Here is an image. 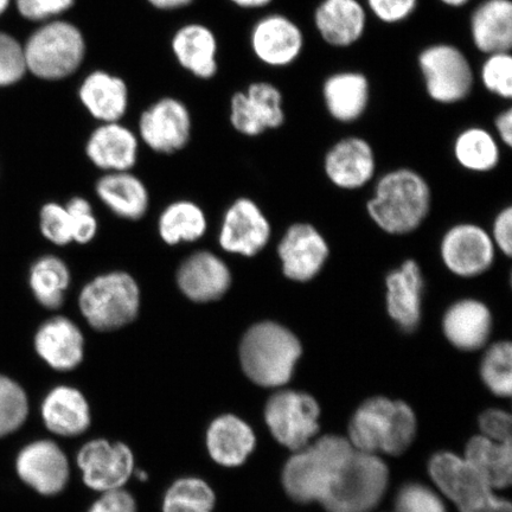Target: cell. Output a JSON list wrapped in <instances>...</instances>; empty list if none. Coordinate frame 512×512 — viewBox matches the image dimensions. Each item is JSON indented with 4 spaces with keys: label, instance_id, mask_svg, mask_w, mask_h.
Returning a JSON list of instances; mask_svg holds the SVG:
<instances>
[{
    "label": "cell",
    "instance_id": "4",
    "mask_svg": "<svg viewBox=\"0 0 512 512\" xmlns=\"http://www.w3.org/2000/svg\"><path fill=\"white\" fill-rule=\"evenodd\" d=\"M430 203L431 191L425 179L412 170L401 169L380 179L368 203V213L384 232L406 234L425 220Z\"/></svg>",
    "mask_w": 512,
    "mask_h": 512
},
{
    "label": "cell",
    "instance_id": "20",
    "mask_svg": "<svg viewBox=\"0 0 512 512\" xmlns=\"http://www.w3.org/2000/svg\"><path fill=\"white\" fill-rule=\"evenodd\" d=\"M325 172L339 188H361L374 176V151L362 138L339 140L325 157Z\"/></svg>",
    "mask_w": 512,
    "mask_h": 512
},
{
    "label": "cell",
    "instance_id": "12",
    "mask_svg": "<svg viewBox=\"0 0 512 512\" xmlns=\"http://www.w3.org/2000/svg\"><path fill=\"white\" fill-rule=\"evenodd\" d=\"M78 464L89 488L107 492L123 488L131 478L134 458L126 445L98 439L81 448Z\"/></svg>",
    "mask_w": 512,
    "mask_h": 512
},
{
    "label": "cell",
    "instance_id": "9",
    "mask_svg": "<svg viewBox=\"0 0 512 512\" xmlns=\"http://www.w3.org/2000/svg\"><path fill=\"white\" fill-rule=\"evenodd\" d=\"M418 63L427 95L434 102L456 105L469 98L475 74L463 50L453 44H433L421 51Z\"/></svg>",
    "mask_w": 512,
    "mask_h": 512
},
{
    "label": "cell",
    "instance_id": "51",
    "mask_svg": "<svg viewBox=\"0 0 512 512\" xmlns=\"http://www.w3.org/2000/svg\"><path fill=\"white\" fill-rule=\"evenodd\" d=\"M153 8L158 10H178L190 5L194 0H147Z\"/></svg>",
    "mask_w": 512,
    "mask_h": 512
},
{
    "label": "cell",
    "instance_id": "10",
    "mask_svg": "<svg viewBox=\"0 0 512 512\" xmlns=\"http://www.w3.org/2000/svg\"><path fill=\"white\" fill-rule=\"evenodd\" d=\"M319 413L318 403L312 396L281 390L268 400L265 419L281 445L299 451L319 431Z\"/></svg>",
    "mask_w": 512,
    "mask_h": 512
},
{
    "label": "cell",
    "instance_id": "13",
    "mask_svg": "<svg viewBox=\"0 0 512 512\" xmlns=\"http://www.w3.org/2000/svg\"><path fill=\"white\" fill-rule=\"evenodd\" d=\"M251 47L261 63L272 68L291 66L302 55L305 36L290 17L272 14L256 22L251 32Z\"/></svg>",
    "mask_w": 512,
    "mask_h": 512
},
{
    "label": "cell",
    "instance_id": "16",
    "mask_svg": "<svg viewBox=\"0 0 512 512\" xmlns=\"http://www.w3.org/2000/svg\"><path fill=\"white\" fill-rule=\"evenodd\" d=\"M16 466L23 482L42 495L60 494L68 483V460L53 441H36L24 447Z\"/></svg>",
    "mask_w": 512,
    "mask_h": 512
},
{
    "label": "cell",
    "instance_id": "36",
    "mask_svg": "<svg viewBox=\"0 0 512 512\" xmlns=\"http://www.w3.org/2000/svg\"><path fill=\"white\" fill-rule=\"evenodd\" d=\"M207 229L203 211L190 202H177L166 209L159 220V233L169 245L202 238Z\"/></svg>",
    "mask_w": 512,
    "mask_h": 512
},
{
    "label": "cell",
    "instance_id": "48",
    "mask_svg": "<svg viewBox=\"0 0 512 512\" xmlns=\"http://www.w3.org/2000/svg\"><path fill=\"white\" fill-rule=\"evenodd\" d=\"M136 502L123 489L104 492L89 512H136Z\"/></svg>",
    "mask_w": 512,
    "mask_h": 512
},
{
    "label": "cell",
    "instance_id": "41",
    "mask_svg": "<svg viewBox=\"0 0 512 512\" xmlns=\"http://www.w3.org/2000/svg\"><path fill=\"white\" fill-rule=\"evenodd\" d=\"M27 72L23 44L6 32H0V87L15 85Z\"/></svg>",
    "mask_w": 512,
    "mask_h": 512
},
{
    "label": "cell",
    "instance_id": "30",
    "mask_svg": "<svg viewBox=\"0 0 512 512\" xmlns=\"http://www.w3.org/2000/svg\"><path fill=\"white\" fill-rule=\"evenodd\" d=\"M210 457L227 467L246 462L255 447V435L245 421L234 415H222L211 422L207 433Z\"/></svg>",
    "mask_w": 512,
    "mask_h": 512
},
{
    "label": "cell",
    "instance_id": "46",
    "mask_svg": "<svg viewBox=\"0 0 512 512\" xmlns=\"http://www.w3.org/2000/svg\"><path fill=\"white\" fill-rule=\"evenodd\" d=\"M368 9L384 24H398L418 9L419 0H367Z\"/></svg>",
    "mask_w": 512,
    "mask_h": 512
},
{
    "label": "cell",
    "instance_id": "25",
    "mask_svg": "<svg viewBox=\"0 0 512 512\" xmlns=\"http://www.w3.org/2000/svg\"><path fill=\"white\" fill-rule=\"evenodd\" d=\"M83 336L72 320L56 317L44 323L35 337L37 354L56 370H72L83 358Z\"/></svg>",
    "mask_w": 512,
    "mask_h": 512
},
{
    "label": "cell",
    "instance_id": "32",
    "mask_svg": "<svg viewBox=\"0 0 512 512\" xmlns=\"http://www.w3.org/2000/svg\"><path fill=\"white\" fill-rule=\"evenodd\" d=\"M511 454V443H497L482 435L469 441L464 460L492 489H504L511 483Z\"/></svg>",
    "mask_w": 512,
    "mask_h": 512
},
{
    "label": "cell",
    "instance_id": "33",
    "mask_svg": "<svg viewBox=\"0 0 512 512\" xmlns=\"http://www.w3.org/2000/svg\"><path fill=\"white\" fill-rule=\"evenodd\" d=\"M96 192L101 201L123 219L139 220L146 213L149 203L147 191L138 178L126 172L102 177L96 185Z\"/></svg>",
    "mask_w": 512,
    "mask_h": 512
},
{
    "label": "cell",
    "instance_id": "26",
    "mask_svg": "<svg viewBox=\"0 0 512 512\" xmlns=\"http://www.w3.org/2000/svg\"><path fill=\"white\" fill-rule=\"evenodd\" d=\"M492 328L491 312L475 299L453 304L443 319L444 334L454 347L475 351L488 342Z\"/></svg>",
    "mask_w": 512,
    "mask_h": 512
},
{
    "label": "cell",
    "instance_id": "34",
    "mask_svg": "<svg viewBox=\"0 0 512 512\" xmlns=\"http://www.w3.org/2000/svg\"><path fill=\"white\" fill-rule=\"evenodd\" d=\"M69 280L67 265L55 256H43L30 271L31 291L38 303L47 309H57L62 305Z\"/></svg>",
    "mask_w": 512,
    "mask_h": 512
},
{
    "label": "cell",
    "instance_id": "54",
    "mask_svg": "<svg viewBox=\"0 0 512 512\" xmlns=\"http://www.w3.org/2000/svg\"><path fill=\"white\" fill-rule=\"evenodd\" d=\"M10 3L11 0H0V16H2L4 12L8 10Z\"/></svg>",
    "mask_w": 512,
    "mask_h": 512
},
{
    "label": "cell",
    "instance_id": "50",
    "mask_svg": "<svg viewBox=\"0 0 512 512\" xmlns=\"http://www.w3.org/2000/svg\"><path fill=\"white\" fill-rule=\"evenodd\" d=\"M495 126L499 138L510 147L512 145V110L510 107L497 115Z\"/></svg>",
    "mask_w": 512,
    "mask_h": 512
},
{
    "label": "cell",
    "instance_id": "5",
    "mask_svg": "<svg viewBox=\"0 0 512 512\" xmlns=\"http://www.w3.org/2000/svg\"><path fill=\"white\" fill-rule=\"evenodd\" d=\"M23 49L28 72L46 81L73 75L85 60L87 50L81 30L57 19L32 32Z\"/></svg>",
    "mask_w": 512,
    "mask_h": 512
},
{
    "label": "cell",
    "instance_id": "39",
    "mask_svg": "<svg viewBox=\"0 0 512 512\" xmlns=\"http://www.w3.org/2000/svg\"><path fill=\"white\" fill-rule=\"evenodd\" d=\"M29 412L27 394L9 377L0 375V437L18 430Z\"/></svg>",
    "mask_w": 512,
    "mask_h": 512
},
{
    "label": "cell",
    "instance_id": "40",
    "mask_svg": "<svg viewBox=\"0 0 512 512\" xmlns=\"http://www.w3.org/2000/svg\"><path fill=\"white\" fill-rule=\"evenodd\" d=\"M479 78L486 91L503 100H510L512 98L511 53L486 55L480 67Z\"/></svg>",
    "mask_w": 512,
    "mask_h": 512
},
{
    "label": "cell",
    "instance_id": "35",
    "mask_svg": "<svg viewBox=\"0 0 512 512\" xmlns=\"http://www.w3.org/2000/svg\"><path fill=\"white\" fill-rule=\"evenodd\" d=\"M454 156L465 169L486 172L496 168L499 147L496 139L482 127H470L454 142Z\"/></svg>",
    "mask_w": 512,
    "mask_h": 512
},
{
    "label": "cell",
    "instance_id": "24",
    "mask_svg": "<svg viewBox=\"0 0 512 512\" xmlns=\"http://www.w3.org/2000/svg\"><path fill=\"white\" fill-rule=\"evenodd\" d=\"M473 44L484 55L511 53V0H484L470 18Z\"/></svg>",
    "mask_w": 512,
    "mask_h": 512
},
{
    "label": "cell",
    "instance_id": "49",
    "mask_svg": "<svg viewBox=\"0 0 512 512\" xmlns=\"http://www.w3.org/2000/svg\"><path fill=\"white\" fill-rule=\"evenodd\" d=\"M494 240L508 256L512 253V209L507 208L496 217L494 223Z\"/></svg>",
    "mask_w": 512,
    "mask_h": 512
},
{
    "label": "cell",
    "instance_id": "11",
    "mask_svg": "<svg viewBox=\"0 0 512 512\" xmlns=\"http://www.w3.org/2000/svg\"><path fill=\"white\" fill-rule=\"evenodd\" d=\"M285 119L283 93L271 82H254L230 101V123L248 137L279 128Z\"/></svg>",
    "mask_w": 512,
    "mask_h": 512
},
{
    "label": "cell",
    "instance_id": "53",
    "mask_svg": "<svg viewBox=\"0 0 512 512\" xmlns=\"http://www.w3.org/2000/svg\"><path fill=\"white\" fill-rule=\"evenodd\" d=\"M441 3L448 6V8H463L466 4H469L471 0H440Z\"/></svg>",
    "mask_w": 512,
    "mask_h": 512
},
{
    "label": "cell",
    "instance_id": "43",
    "mask_svg": "<svg viewBox=\"0 0 512 512\" xmlns=\"http://www.w3.org/2000/svg\"><path fill=\"white\" fill-rule=\"evenodd\" d=\"M41 230L55 245L64 246L73 241L72 219L66 208L49 203L41 211Z\"/></svg>",
    "mask_w": 512,
    "mask_h": 512
},
{
    "label": "cell",
    "instance_id": "27",
    "mask_svg": "<svg viewBox=\"0 0 512 512\" xmlns=\"http://www.w3.org/2000/svg\"><path fill=\"white\" fill-rule=\"evenodd\" d=\"M79 98L89 114L104 124L118 123L128 107L126 82L104 70H96L82 81Z\"/></svg>",
    "mask_w": 512,
    "mask_h": 512
},
{
    "label": "cell",
    "instance_id": "1",
    "mask_svg": "<svg viewBox=\"0 0 512 512\" xmlns=\"http://www.w3.org/2000/svg\"><path fill=\"white\" fill-rule=\"evenodd\" d=\"M284 467L283 484L293 501L320 502L355 452L347 439L326 435L297 451Z\"/></svg>",
    "mask_w": 512,
    "mask_h": 512
},
{
    "label": "cell",
    "instance_id": "17",
    "mask_svg": "<svg viewBox=\"0 0 512 512\" xmlns=\"http://www.w3.org/2000/svg\"><path fill=\"white\" fill-rule=\"evenodd\" d=\"M278 252L286 277L304 283L322 270L329 256V247L316 228L300 223L287 230Z\"/></svg>",
    "mask_w": 512,
    "mask_h": 512
},
{
    "label": "cell",
    "instance_id": "15",
    "mask_svg": "<svg viewBox=\"0 0 512 512\" xmlns=\"http://www.w3.org/2000/svg\"><path fill=\"white\" fill-rule=\"evenodd\" d=\"M441 258L448 270L459 277H476L494 262V241L475 224H459L444 236Z\"/></svg>",
    "mask_w": 512,
    "mask_h": 512
},
{
    "label": "cell",
    "instance_id": "8",
    "mask_svg": "<svg viewBox=\"0 0 512 512\" xmlns=\"http://www.w3.org/2000/svg\"><path fill=\"white\" fill-rule=\"evenodd\" d=\"M428 470L460 512H512L510 503L495 496L491 486L456 454H434Z\"/></svg>",
    "mask_w": 512,
    "mask_h": 512
},
{
    "label": "cell",
    "instance_id": "44",
    "mask_svg": "<svg viewBox=\"0 0 512 512\" xmlns=\"http://www.w3.org/2000/svg\"><path fill=\"white\" fill-rule=\"evenodd\" d=\"M19 15L32 22H49L72 9L75 0H15Z\"/></svg>",
    "mask_w": 512,
    "mask_h": 512
},
{
    "label": "cell",
    "instance_id": "23",
    "mask_svg": "<svg viewBox=\"0 0 512 512\" xmlns=\"http://www.w3.org/2000/svg\"><path fill=\"white\" fill-rule=\"evenodd\" d=\"M386 286L389 316L403 331H414L420 323L424 287L419 265L407 260L399 270L387 275Z\"/></svg>",
    "mask_w": 512,
    "mask_h": 512
},
{
    "label": "cell",
    "instance_id": "2",
    "mask_svg": "<svg viewBox=\"0 0 512 512\" xmlns=\"http://www.w3.org/2000/svg\"><path fill=\"white\" fill-rule=\"evenodd\" d=\"M416 433L412 408L386 398L367 400L352 416L349 434L355 450L400 456L411 446Z\"/></svg>",
    "mask_w": 512,
    "mask_h": 512
},
{
    "label": "cell",
    "instance_id": "18",
    "mask_svg": "<svg viewBox=\"0 0 512 512\" xmlns=\"http://www.w3.org/2000/svg\"><path fill=\"white\" fill-rule=\"evenodd\" d=\"M271 227L258 206L242 198L224 216L220 243L224 251L253 256L270 240Z\"/></svg>",
    "mask_w": 512,
    "mask_h": 512
},
{
    "label": "cell",
    "instance_id": "6",
    "mask_svg": "<svg viewBox=\"0 0 512 512\" xmlns=\"http://www.w3.org/2000/svg\"><path fill=\"white\" fill-rule=\"evenodd\" d=\"M388 476L380 458L355 450L319 503L328 512H369L386 492Z\"/></svg>",
    "mask_w": 512,
    "mask_h": 512
},
{
    "label": "cell",
    "instance_id": "3",
    "mask_svg": "<svg viewBox=\"0 0 512 512\" xmlns=\"http://www.w3.org/2000/svg\"><path fill=\"white\" fill-rule=\"evenodd\" d=\"M302 356L296 335L283 325L264 322L252 326L240 347L242 369L261 387H281L291 380Z\"/></svg>",
    "mask_w": 512,
    "mask_h": 512
},
{
    "label": "cell",
    "instance_id": "7",
    "mask_svg": "<svg viewBox=\"0 0 512 512\" xmlns=\"http://www.w3.org/2000/svg\"><path fill=\"white\" fill-rule=\"evenodd\" d=\"M139 288L130 275L115 272L101 275L83 288L80 309L94 329L111 331L136 318Z\"/></svg>",
    "mask_w": 512,
    "mask_h": 512
},
{
    "label": "cell",
    "instance_id": "45",
    "mask_svg": "<svg viewBox=\"0 0 512 512\" xmlns=\"http://www.w3.org/2000/svg\"><path fill=\"white\" fill-rule=\"evenodd\" d=\"M66 209L72 219L73 240L79 243L93 240L98 224L92 213L91 204L83 198L76 197L68 203Z\"/></svg>",
    "mask_w": 512,
    "mask_h": 512
},
{
    "label": "cell",
    "instance_id": "14",
    "mask_svg": "<svg viewBox=\"0 0 512 512\" xmlns=\"http://www.w3.org/2000/svg\"><path fill=\"white\" fill-rule=\"evenodd\" d=\"M139 133L145 144L153 151H179L190 139V112L181 100L160 99L140 115Z\"/></svg>",
    "mask_w": 512,
    "mask_h": 512
},
{
    "label": "cell",
    "instance_id": "47",
    "mask_svg": "<svg viewBox=\"0 0 512 512\" xmlns=\"http://www.w3.org/2000/svg\"><path fill=\"white\" fill-rule=\"evenodd\" d=\"M480 430L484 437L497 443H511V418L499 409H489L480 416Z\"/></svg>",
    "mask_w": 512,
    "mask_h": 512
},
{
    "label": "cell",
    "instance_id": "42",
    "mask_svg": "<svg viewBox=\"0 0 512 512\" xmlns=\"http://www.w3.org/2000/svg\"><path fill=\"white\" fill-rule=\"evenodd\" d=\"M395 509L398 512H447L438 495L418 483L402 486L395 498Z\"/></svg>",
    "mask_w": 512,
    "mask_h": 512
},
{
    "label": "cell",
    "instance_id": "28",
    "mask_svg": "<svg viewBox=\"0 0 512 512\" xmlns=\"http://www.w3.org/2000/svg\"><path fill=\"white\" fill-rule=\"evenodd\" d=\"M138 140L119 123H105L92 133L87 155L100 169L125 172L136 164Z\"/></svg>",
    "mask_w": 512,
    "mask_h": 512
},
{
    "label": "cell",
    "instance_id": "29",
    "mask_svg": "<svg viewBox=\"0 0 512 512\" xmlns=\"http://www.w3.org/2000/svg\"><path fill=\"white\" fill-rule=\"evenodd\" d=\"M171 46L178 63L196 78H214L217 73V41L208 27L184 25L172 38Z\"/></svg>",
    "mask_w": 512,
    "mask_h": 512
},
{
    "label": "cell",
    "instance_id": "38",
    "mask_svg": "<svg viewBox=\"0 0 512 512\" xmlns=\"http://www.w3.org/2000/svg\"><path fill=\"white\" fill-rule=\"evenodd\" d=\"M512 347L510 342H498L486 351L480 374L492 393L511 394Z\"/></svg>",
    "mask_w": 512,
    "mask_h": 512
},
{
    "label": "cell",
    "instance_id": "21",
    "mask_svg": "<svg viewBox=\"0 0 512 512\" xmlns=\"http://www.w3.org/2000/svg\"><path fill=\"white\" fill-rule=\"evenodd\" d=\"M326 111L339 123H355L370 104L369 79L361 72L344 70L326 78L322 88Z\"/></svg>",
    "mask_w": 512,
    "mask_h": 512
},
{
    "label": "cell",
    "instance_id": "22",
    "mask_svg": "<svg viewBox=\"0 0 512 512\" xmlns=\"http://www.w3.org/2000/svg\"><path fill=\"white\" fill-rule=\"evenodd\" d=\"M179 288L197 303L219 299L228 291V267L214 254L196 253L185 260L177 274Z\"/></svg>",
    "mask_w": 512,
    "mask_h": 512
},
{
    "label": "cell",
    "instance_id": "52",
    "mask_svg": "<svg viewBox=\"0 0 512 512\" xmlns=\"http://www.w3.org/2000/svg\"><path fill=\"white\" fill-rule=\"evenodd\" d=\"M230 2L242 9H260L271 4L272 0H230Z\"/></svg>",
    "mask_w": 512,
    "mask_h": 512
},
{
    "label": "cell",
    "instance_id": "19",
    "mask_svg": "<svg viewBox=\"0 0 512 512\" xmlns=\"http://www.w3.org/2000/svg\"><path fill=\"white\" fill-rule=\"evenodd\" d=\"M322 40L335 48L354 46L367 30V9L360 0H322L313 16Z\"/></svg>",
    "mask_w": 512,
    "mask_h": 512
},
{
    "label": "cell",
    "instance_id": "31",
    "mask_svg": "<svg viewBox=\"0 0 512 512\" xmlns=\"http://www.w3.org/2000/svg\"><path fill=\"white\" fill-rule=\"evenodd\" d=\"M42 416L48 430L62 437H76L86 432L91 424L85 396L67 386L51 390L43 401Z\"/></svg>",
    "mask_w": 512,
    "mask_h": 512
},
{
    "label": "cell",
    "instance_id": "37",
    "mask_svg": "<svg viewBox=\"0 0 512 512\" xmlns=\"http://www.w3.org/2000/svg\"><path fill=\"white\" fill-rule=\"evenodd\" d=\"M215 494L200 478H182L166 492L164 512H213Z\"/></svg>",
    "mask_w": 512,
    "mask_h": 512
}]
</instances>
